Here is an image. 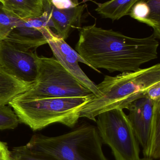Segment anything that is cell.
I'll return each mask as SVG.
<instances>
[{"label": "cell", "instance_id": "cell-1", "mask_svg": "<svg viewBox=\"0 0 160 160\" xmlns=\"http://www.w3.org/2000/svg\"><path fill=\"white\" fill-rule=\"evenodd\" d=\"M159 45L153 34L134 38L95 23L80 28L75 51L98 73L99 69L123 73L138 71L144 64L157 59Z\"/></svg>", "mask_w": 160, "mask_h": 160}, {"label": "cell", "instance_id": "cell-2", "mask_svg": "<svg viewBox=\"0 0 160 160\" xmlns=\"http://www.w3.org/2000/svg\"><path fill=\"white\" fill-rule=\"evenodd\" d=\"M160 82V64L133 72L121 73L112 77L105 76L97 85L99 98L90 96L80 111V117L96 121L100 114L113 109H127L133 102L145 97L147 91Z\"/></svg>", "mask_w": 160, "mask_h": 160}, {"label": "cell", "instance_id": "cell-3", "mask_svg": "<svg viewBox=\"0 0 160 160\" xmlns=\"http://www.w3.org/2000/svg\"><path fill=\"white\" fill-rule=\"evenodd\" d=\"M26 146L35 153L55 160H109L95 126L84 124L55 137L34 135Z\"/></svg>", "mask_w": 160, "mask_h": 160}, {"label": "cell", "instance_id": "cell-4", "mask_svg": "<svg viewBox=\"0 0 160 160\" xmlns=\"http://www.w3.org/2000/svg\"><path fill=\"white\" fill-rule=\"evenodd\" d=\"M92 94L86 97L72 98L33 99L16 98L8 105L16 113L19 122L34 131L54 123H60L72 128L78 123L81 109Z\"/></svg>", "mask_w": 160, "mask_h": 160}, {"label": "cell", "instance_id": "cell-5", "mask_svg": "<svg viewBox=\"0 0 160 160\" xmlns=\"http://www.w3.org/2000/svg\"><path fill=\"white\" fill-rule=\"evenodd\" d=\"M93 94L54 58L39 57L37 77L30 88L17 98L33 99L86 97Z\"/></svg>", "mask_w": 160, "mask_h": 160}, {"label": "cell", "instance_id": "cell-6", "mask_svg": "<svg viewBox=\"0 0 160 160\" xmlns=\"http://www.w3.org/2000/svg\"><path fill=\"white\" fill-rule=\"evenodd\" d=\"M95 122L101 141L110 147L116 160L140 159V144L123 110L103 112Z\"/></svg>", "mask_w": 160, "mask_h": 160}, {"label": "cell", "instance_id": "cell-7", "mask_svg": "<svg viewBox=\"0 0 160 160\" xmlns=\"http://www.w3.org/2000/svg\"><path fill=\"white\" fill-rule=\"evenodd\" d=\"M128 117L145 157L160 158V100L140 98L128 107Z\"/></svg>", "mask_w": 160, "mask_h": 160}, {"label": "cell", "instance_id": "cell-8", "mask_svg": "<svg viewBox=\"0 0 160 160\" xmlns=\"http://www.w3.org/2000/svg\"><path fill=\"white\" fill-rule=\"evenodd\" d=\"M39 58L36 52L18 48L0 40V67L22 82L32 84L37 77Z\"/></svg>", "mask_w": 160, "mask_h": 160}, {"label": "cell", "instance_id": "cell-9", "mask_svg": "<svg viewBox=\"0 0 160 160\" xmlns=\"http://www.w3.org/2000/svg\"><path fill=\"white\" fill-rule=\"evenodd\" d=\"M42 31L55 59L84 86L89 89L96 97L99 98L101 93L97 88V85L82 70L79 63L85 64L92 68L91 66L65 40L54 32L50 28L46 26L42 28Z\"/></svg>", "mask_w": 160, "mask_h": 160}, {"label": "cell", "instance_id": "cell-10", "mask_svg": "<svg viewBox=\"0 0 160 160\" xmlns=\"http://www.w3.org/2000/svg\"><path fill=\"white\" fill-rule=\"evenodd\" d=\"M46 26L51 27V22L47 13L43 12L40 17L22 19L4 40L21 49L36 48L47 44L42 31Z\"/></svg>", "mask_w": 160, "mask_h": 160}, {"label": "cell", "instance_id": "cell-11", "mask_svg": "<svg viewBox=\"0 0 160 160\" xmlns=\"http://www.w3.org/2000/svg\"><path fill=\"white\" fill-rule=\"evenodd\" d=\"M86 5L68 9L55 8L48 0H44L43 11L49 15L57 34L65 40L74 29H80L82 16Z\"/></svg>", "mask_w": 160, "mask_h": 160}, {"label": "cell", "instance_id": "cell-12", "mask_svg": "<svg viewBox=\"0 0 160 160\" xmlns=\"http://www.w3.org/2000/svg\"><path fill=\"white\" fill-rule=\"evenodd\" d=\"M31 85L12 77L0 67V105H8L28 90Z\"/></svg>", "mask_w": 160, "mask_h": 160}, {"label": "cell", "instance_id": "cell-13", "mask_svg": "<svg viewBox=\"0 0 160 160\" xmlns=\"http://www.w3.org/2000/svg\"><path fill=\"white\" fill-rule=\"evenodd\" d=\"M44 0H3V7L21 19L37 18L43 13Z\"/></svg>", "mask_w": 160, "mask_h": 160}, {"label": "cell", "instance_id": "cell-14", "mask_svg": "<svg viewBox=\"0 0 160 160\" xmlns=\"http://www.w3.org/2000/svg\"><path fill=\"white\" fill-rule=\"evenodd\" d=\"M142 0H110L97 4L95 10L103 18L113 21L128 15L132 7Z\"/></svg>", "mask_w": 160, "mask_h": 160}, {"label": "cell", "instance_id": "cell-15", "mask_svg": "<svg viewBox=\"0 0 160 160\" xmlns=\"http://www.w3.org/2000/svg\"><path fill=\"white\" fill-rule=\"evenodd\" d=\"M21 20L0 4V40L5 39Z\"/></svg>", "mask_w": 160, "mask_h": 160}, {"label": "cell", "instance_id": "cell-16", "mask_svg": "<svg viewBox=\"0 0 160 160\" xmlns=\"http://www.w3.org/2000/svg\"><path fill=\"white\" fill-rule=\"evenodd\" d=\"M19 123L17 114L9 105H0V130L13 129Z\"/></svg>", "mask_w": 160, "mask_h": 160}, {"label": "cell", "instance_id": "cell-17", "mask_svg": "<svg viewBox=\"0 0 160 160\" xmlns=\"http://www.w3.org/2000/svg\"><path fill=\"white\" fill-rule=\"evenodd\" d=\"M150 9L149 26L154 29V35L157 39L160 38V0H144Z\"/></svg>", "mask_w": 160, "mask_h": 160}, {"label": "cell", "instance_id": "cell-18", "mask_svg": "<svg viewBox=\"0 0 160 160\" xmlns=\"http://www.w3.org/2000/svg\"><path fill=\"white\" fill-rule=\"evenodd\" d=\"M10 157L12 160H55L35 153L26 145L13 148L10 151Z\"/></svg>", "mask_w": 160, "mask_h": 160}, {"label": "cell", "instance_id": "cell-19", "mask_svg": "<svg viewBox=\"0 0 160 160\" xmlns=\"http://www.w3.org/2000/svg\"><path fill=\"white\" fill-rule=\"evenodd\" d=\"M149 14L150 9L148 5L144 0H142L132 7L129 15L138 21L148 25Z\"/></svg>", "mask_w": 160, "mask_h": 160}, {"label": "cell", "instance_id": "cell-20", "mask_svg": "<svg viewBox=\"0 0 160 160\" xmlns=\"http://www.w3.org/2000/svg\"><path fill=\"white\" fill-rule=\"evenodd\" d=\"M55 8L68 9L79 5V0H48Z\"/></svg>", "mask_w": 160, "mask_h": 160}, {"label": "cell", "instance_id": "cell-21", "mask_svg": "<svg viewBox=\"0 0 160 160\" xmlns=\"http://www.w3.org/2000/svg\"><path fill=\"white\" fill-rule=\"evenodd\" d=\"M145 98L153 101L160 100V82L152 86L147 91Z\"/></svg>", "mask_w": 160, "mask_h": 160}, {"label": "cell", "instance_id": "cell-22", "mask_svg": "<svg viewBox=\"0 0 160 160\" xmlns=\"http://www.w3.org/2000/svg\"><path fill=\"white\" fill-rule=\"evenodd\" d=\"M10 151L5 143L0 141V159H11Z\"/></svg>", "mask_w": 160, "mask_h": 160}, {"label": "cell", "instance_id": "cell-23", "mask_svg": "<svg viewBox=\"0 0 160 160\" xmlns=\"http://www.w3.org/2000/svg\"><path fill=\"white\" fill-rule=\"evenodd\" d=\"M139 160H159V159H154L152 158H148V157H145Z\"/></svg>", "mask_w": 160, "mask_h": 160}, {"label": "cell", "instance_id": "cell-24", "mask_svg": "<svg viewBox=\"0 0 160 160\" xmlns=\"http://www.w3.org/2000/svg\"><path fill=\"white\" fill-rule=\"evenodd\" d=\"M3 0H0V3L3 4Z\"/></svg>", "mask_w": 160, "mask_h": 160}, {"label": "cell", "instance_id": "cell-25", "mask_svg": "<svg viewBox=\"0 0 160 160\" xmlns=\"http://www.w3.org/2000/svg\"><path fill=\"white\" fill-rule=\"evenodd\" d=\"M0 160H12V159H10V160H6V159H0Z\"/></svg>", "mask_w": 160, "mask_h": 160}]
</instances>
